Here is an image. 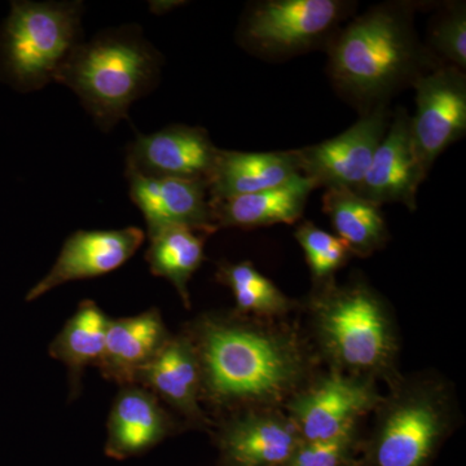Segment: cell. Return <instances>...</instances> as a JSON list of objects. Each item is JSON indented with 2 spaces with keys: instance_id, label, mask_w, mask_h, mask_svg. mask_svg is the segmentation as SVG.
Segmentation results:
<instances>
[{
  "instance_id": "obj_1",
  "label": "cell",
  "mask_w": 466,
  "mask_h": 466,
  "mask_svg": "<svg viewBox=\"0 0 466 466\" xmlns=\"http://www.w3.org/2000/svg\"><path fill=\"white\" fill-rule=\"evenodd\" d=\"M188 337L201 373V398L218 410L284 408L319 372L311 343L280 320L204 315Z\"/></svg>"
},
{
  "instance_id": "obj_2",
  "label": "cell",
  "mask_w": 466,
  "mask_h": 466,
  "mask_svg": "<svg viewBox=\"0 0 466 466\" xmlns=\"http://www.w3.org/2000/svg\"><path fill=\"white\" fill-rule=\"evenodd\" d=\"M417 5L390 2L350 18L327 48L334 90L360 115L389 101L419 76L443 66L420 41Z\"/></svg>"
},
{
  "instance_id": "obj_3",
  "label": "cell",
  "mask_w": 466,
  "mask_h": 466,
  "mask_svg": "<svg viewBox=\"0 0 466 466\" xmlns=\"http://www.w3.org/2000/svg\"><path fill=\"white\" fill-rule=\"evenodd\" d=\"M308 337L328 370L390 385L398 368L400 330L388 300L364 276L312 288L308 302Z\"/></svg>"
},
{
  "instance_id": "obj_4",
  "label": "cell",
  "mask_w": 466,
  "mask_h": 466,
  "mask_svg": "<svg viewBox=\"0 0 466 466\" xmlns=\"http://www.w3.org/2000/svg\"><path fill=\"white\" fill-rule=\"evenodd\" d=\"M388 386L358 466H431L458 425L452 386L431 372L400 375Z\"/></svg>"
},
{
  "instance_id": "obj_5",
  "label": "cell",
  "mask_w": 466,
  "mask_h": 466,
  "mask_svg": "<svg viewBox=\"0 0 466 466\" xmlns=\"http://www.w3.org/2000/svg\"><path fill=\"white\" fill-rule=\"evenodd\" d=\"M161 54L139 26L104 30L79 43L58 70L56 82L75 92L103 131L128 119L134 101L157 85Z\"/></svg>"
},
{
  "instance_id": "obj_6",
  "label": "cell",
  "mask_w": 466,
  "mask_h": 466,
  "mask_svg": "<svg viewBox=\"0 0 466 466\" xmlns=\"http://www.w3.org/2000/svg\"><path fill=\"white\" fill-rule=\"evenodd\" d=\"M357 3L346 0H262L242 15L238 42L263 60L280 61L327 50L351 17Z\"/></svg>"
},
{
  "instance_id": "obj_7",
  "label": "cell",
  "mask_w": 466,
  "mask_h": 466,
  "mask_svg": "<svg viewBox=\"0 0 466 466\" xmlns=\"http://www.w3.org/2000/svg\"><path fill=\"white\" fill-rule=\"evenodd\" d=\"M82 2H21L5 27V60L21 87L38 90L81 43Z\"/></svg>"
},
{
  "instance_id": "obj_8",
  "label": "cell",
  "mask_w": 466,
  "mask_h": 466,
  "mask_svg": "<svg viewBox=\"0 0 466 466\" xmlns=\"http://www.w3.org/2000/svg\"><path fill=\"white\" fill-rule=\"evenodd\" d=\"M381 398L373 380L327 370L318 372L283 410L303 441H329L360 425Z\"/></svg>"
},
{
  "instance_id": "obj_9",
  "label": "cell",
  "mask_w": 466,
  "mask_h": 466,
  "mask_svg": "<svg viewBox=\"0 0 466 466\" xmlns=\"http://www.w3.org/2000/svg\"><path fill=\"white\" fill-rule=\"evenodd\" d=\"M415 115L410 133L417 164L428 177L435 159L466 133V76L464 70L440 66L413 82Z\"/></svg>"
},
{
  "instance_id": "obj_10",
  "label": "cell",
  "mask_w": 466,
  "mask_h": 466,
  "mask_svg": "<svg viewBox=\"0 0 466 466\" xmlns=\"http://www.w3.org/2000/svg\"><path fill=\"white\" fill-rule=\"evenodd\" d=\"M390 119V110L381 106L361 116L332 139L293 149L299 173L311 180L315 188L355 191L372 164Z\"/></svg>"
},
{
  "instance_id": "obj_11",
  "label": "cell",
  "mask_w": 466,
  "mask_h": 466,
  "mask_svg": "<svg viewBox=\"0 0 466 466\" xmlns=\"http://www.w3.org/2000/svg\"><path fill=\"white\" fill-rule=\"evenodd\" d=\"M216 434L219 466H281L303 441L283 408L238 410Z\"/></svg>"
},
{
  "instance_id": "obj_12",
  "label": "cell",
  "mask_w": 466,
  "mask_h": 466,
  "mask_svg": "<svg viewBox=\"0 0 466 466\" xmlns=\"http://www.w3.org/2000/svg\"><path fill=\"white\" fill-rule=\"evenodd\" d=\"M219 153L205 128L171 125L156 133L137 134L128 146L126 167L148 177L198 180L208 186Z\"/></svg>"
},
{
  "instance_id": "obj_13",
  "label": "cell",
  "mask_w": 466,
  "mask_h": 466,
  "mask_svg": "<svg viewBox=\"0 0 466 466\" xmlns=\"http://www.w3.org/2000/svg\"><path fill=\"white\" fill-rule=\"evenodd\" d=\"M144 240L146 233L137 227L72 233L64 242L48 274L26 294L27 302L41 299L48 291L70 281L99 278L116 271L133 258Z\"/></svg>"
},
{
  "instance_id": "obj_14",
  "label": "cell",
  "mask_w": 466,
  "mask_h": 466,
  "mask_svg": "<svg viewBox=\"0 0 466 466\" xmlns=\"http://www.w3.org/2000/svg\"><path fill=\"white\" fill-rule=\"evenodd\" d=\"M130 198L142 211L148 236L168 226L213 235L218 231L208 186L198 180L148 177L126 167Z\"/></svg>"
},
{
  "instance_id": "obj_15",
  "label": "cell",
  "mask_w": 466,
  "mask_h": 466,
  "mask_svg": "<svg viewBox=\"0 0 466 466\" xmlns=\"http://www.w3.org/2000/svg\"><path fill=\"white\" fill-rule=\"evenodd\" d=\"M425 179L410 139V115L400 108L391 116L363 182L352 192L379 207L403 204L415 211L417 192Z\"/></svg>"
},
{
  "instance_id": "obj_16",
  "label": "cell",
  "mask_w": 466,
  "mask_h": 466,
  "mask_svg": "<svg viewBox=\"0 0 466 466\" xmlns=\"http://www.w3.org/2000/svg\"><path fill=\"white\" fill-rule=\"evenodd\" d=\"M137 383L167 401L192 428H210V420L201 407L200 364L188 334L170 336L140 372Z\"/></svg>"
},
{
  "instance_id": "obj_17",
  "label": "cell",
  "mask_w": 466,
  "mask_h": 466,
  "mask_svg": "<svg viewBox=\"0 0 466 466\" xmlns=\"http://www.w3.org/2000/svg\"><path fill=\"white\" fill-rule=\"evenodd\" d=\"M173 431V419L152 391L143 386H122L110 408L106 455L115 460L143 455Z\"/></svg>"
},
{
  "instance_id": "obj_18",
  "label": "cell",
  "mask_w": 466,
  "mask_h": 466,
  "mask_svg": "<svg viewBox=\"0 0 466 466\" xmlns=\"http://www.w3.org/2000/svg\"><path fill=\"white\" fill-rule=\"evenodd\" d=\"M157 309L135 317L110 319L100 372L121 386L137 385L140 372L170 339Z\"/></svg>"
},
{
  "instance_id": "obj_19",
  "label": "cell",
  "mask_w": 466,
  "mask_h": 466,
  "mask_svg": "<svg viewBox=\"0 0 466 466\" xmlns=\"http://www.w3.org/2000/svg\"><path fill=\"white\" fill-rule=\"evenodd\" d=\"M294 150L238 152L220 149L208 184L210 201H222L275 188L299 175Z\"/></svg>"
},
{
  "instance_id": "obj_20",
  "label": "cell",
  "mask_w": 466,
  "mask_h": 466,
  "mask_svg": "<svg viewBox=\"0 0 466 466\" xmlns=\"http://www.w3.org/2000/svg\"><path fill=\"white\" fill-rule=\"evenodd\" d=\"M314 189L311 180L299 174L267 191L210 201L214 220L218 229L293 225L302 218Z\"/></svg>"
},
{
  "instance_id": "obj_21",
  "label": "cell",
  "mask_w": 466,
  "mask_h": 466,
  "mask_svg": "<svg viewBox=\"0 0 466 466\" xmlns=\"http://www.w3.org/2000/svg\"><path fill=\"white\" fill-rule=\"evenodd\" d=\"M323 211L351 256H372L388 244L389 229L379 205L348 189H325Z\"/></svg>"
},
{
  "instance_id": "obj_22",
  "label": "cell",
  "mask_w": 466,
  "mask_h": 466,
  "mask_svg": "<svg viewBox=\"0 0 466 466\" xmlns=\"http://www.w3.org/2000/svg\"><path fill=\"white\" fill-rule=\"evenodd\" d=\"M110 318L96 302L85 299L50 345V355L69 370L73 389L87 367H97L106 349Z\"/></svg>"
},
{
  "instance_id": "obj_23",
  "label": "cell",
  "mask_w": 466,
  "mask_h": 466,
  "mask_svg": "<svg viewBox=\"0 0 466 466\" xmlns=\"http://www.w3.org/2000/svg\"><path fill=\"white\" fill-rule=\"evenodd\" d=\"M146 253L150 272L167 279L179 293L184 306L191 308L188 284L205 259L204 233L189 227L168 226L148 236Z\"/></svg>"
},
{
  "instance_id": "obj_24",
  "label": "cell",
  "mask_w": 466,
  "mask_h": 466,
  "mask_svg": "<svg viewBox=\"0 0 466 466\" xmlns=\"http://www.w3.org/2000/svg\"><path fill=\"white\" fill-rule=\"evenodd\" d=\"M217 280L232 291L236 314L281 320L297 309V302L248 260L218 265Z\"/></svg>"
},
{
  "instance_id": "obj_25",
  "label": "cell",
  "mask_w": 466,
  "mask_h": 466,
  "mask_svg": "<svg viewBox=\"0 0 466 466\" xmlns=\"http://www.w3.org/2000/svg\"><path fill=\"white\" fill-rule=\"evenodd\" d=\"M294 238L305 253L314 288L336 280L334 275L349 262L351 253L342 240L306 220L297 227Z\"/></svg>"
},
{
  "instance_id": "obj_26",
  "label": "cell",
  "mask_w": 466,
  "mask_h": 466,
  "mask_svg": "<svg viewBox=\"0 0 466 466\" xmlns=\"http://www.w3.org/2000/svg\"><path fill=\"white\" fill-rule=\"evenodd\" d=\"M426 47L441 64L466 67V7L464 2H449L431 21Z\"/></svg>"
},
{
  "instance_id": "obj_27",
  "label": "cell",
  "mask_w": 466,
  "mask_h": 466,
  "mask_svg": "<svg viewBox=\"0 0 466 466\" xmlns=\"http://www.w3.org/2000/svg\"><path fill=\"white\" fill-rule=\"evenodd\" d=\"M363 437L359 425L334 440L302 441L281 466H358Z\"/></svg>"
},
{
  "instance_id": "obj_28",
  "label": "cell",
  "mask_w": 466,
  "mask_h": 466,
  "mask_svg": "<svg viewBox=\"0 0 466 466\" xmlns=\"http://www.w3.org/2000/svg\"><path fill=\"white\" fill-rule=\"evenodd\" d=\"M149 5L153 14L164 15L167 14V12L171 11V9L180 7V5H184V2H173V0H164V2H150Z\"/></svg>"
}]
</instances>
